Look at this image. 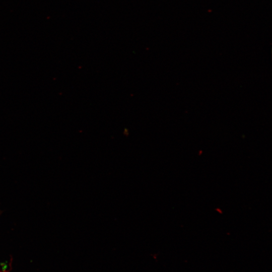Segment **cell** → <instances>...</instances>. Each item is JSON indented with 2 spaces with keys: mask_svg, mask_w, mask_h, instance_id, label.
Listing matches in <instances>:
<instances>
[{
  "mask_svg": "<svg viewBox=\"0 0 272 272\" xmlns=\"http://www.w3.org/2000/svg\"><path fill=\"white\" fill-rule=\"evenodd\" d=\"M1 212L0 211V215H1Z\"/></svg>",
  "mask_w": 272,
  "mask_h": 272,
  "instance_id": "6da1fadb",
  "label": "cell"
}]
</instances>
